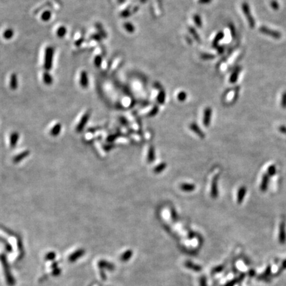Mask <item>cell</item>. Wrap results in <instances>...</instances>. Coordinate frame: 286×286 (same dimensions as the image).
Returning <instances> with one entry per match:
<instances>
[{"instance_id": "cell-2", "label": "cell", "mask_w": 286, "mask_h": 286, "mask_svg": "<svg viewBox=\"0 0 286 286\" xmlns=\"http://www.w3.org/2000/svg\"><path fill=\"white\" fill-rule=\"evenodd\" d=\"M242 10L243 13L245 14V17L248 21V25L251 29L254 28L255 27V20L252 17V15L251 13L250 7L247 3H242Z\"/></svg>"}, {"instance_id": "cell-8", "label": "cell", "mask_w": 286, "mask_h": 286, "mask_svg": "<svg viewBox=\"0 0 286 286\" xmlns=\"http://www.w3.org/2000/svg\"><path fill=\"white\" fill-rule=\"evenodd\" d=\"M269 177L270 176L267 173H264L263 175V177H262V182L260 184V190L262 192H265L268 189V182H269Z\"/></svg>"}, {"instance_id": "cell-25", "label": "cell", "mask_w": 286, "mask_h": 286, "mask_svg": "<svg viewBox=\"0 0 286 286\" xmlns=\"http://www.w3.org/2000/svg\"><path fill=\"white\" fill-rule=\"evenodd\" d=\"M165 98H166L165 92L164 91H161L158 95V98H157L158 102L160 103H163L164 102Z\"/></svg>"}, {"instance_id": "cell-6", "label": "cell", "mask_w": 286, "mask_h": 286, "mask_svg": "<svg viewBox=\"0 0 286 286\" xmlns=\"http://www.w3.org/2000/svg\"><path fill=\"white\" fill-rule=\"evenodd\" d=\"M80 86L84 89H86L89 86V78L88 74L86 71H82L80 73Z\"/></svg>"}, {"instance_id": "cell-7", "label": "cell", "mask_w": 286, "mask_h": 286, "mask_svg": "<svg viewBox=\"0 0 286 286\" xmlns=\"http://www.w3.org/2000/svg\"><path fill=\"white\" fill-rule=\"evenodd\" d=\"M19 86V81H18V76L15 74L13 73L10 76L9 78V88L12 90H16L18 88Z\"/></svg>"}, {"instance_id": "cell-38", "label": "cell", "mask_w": 286, "mask_h": 286, "mask_svg": "<svg viewBox=\"0 0 286 286\" xmlns=\"http://www.w3.org/2000/svg\"><path fill=\"white\" fill-rule=\"evenodd\" d=\"M249 274L251 277L255 276V275H256V272H255V270H251L249 272Z\"/></svg>"}, {"instance_id": "cell-9", "label": "cell", "mask_w": 286, "mask_h": 286, "mask_svg": "<svg viewBox=\"0 0 286 286\" xmlns=\"http://www.w3.org/2000/svg\"><path fill=\"white\" fill-rule=\"evenodd\" d=\"M241 70V67H237V68L234 69V70L232 73V74L230 76V79L229 81L232 84H234L235 82H237V81L238 80V77L239 75V73H240Z\"/></svg>"}, {"instance_id": "cell-39", "label": "cell", "mask_w": 286, "mask_h": 286, "mask_svg": "<svg viewBox=\"0 0 286 286\" xmlns=\"http://www.w3.org/2000/svg\"><path fill=\"white\" fill-rule=\"evenodd\" d=\"M217 48V50H218V51H219V54H222V53L223 52L224 48H223V47H222V46H220V47H219V46H218Z\"/></svg>"}, {"instance_id": "cell-16", "label": "cell", "mask_w": 286, "mask_h": 286, "mask_svg": "<svg viewBox=\"0 0 286 286\" xmlns=\"http://www.w3.org/2000/svg\"><path fill=\"white\" fill-rule=\"evenodd\" d=\"M223 37H224V33L221 31L219 32L217 35H216V37H215L213 41V46L214 47H217L219 42L221 41L222 38H223Z\"/></svg>"}, {"instance_id": "cell-1", "label": "cell", "mask_w": 286, "mask_h": 286, "mask_svg": "<svg viewBox=\"0 0 286 286\" xmlns=\"http://www.w3.org/2000/svg\"><path fill=\"white\" fill-rule=\"evenodd\" d=\"M54 53H55V49L52 46H48L46 48L44 59V68L46 71L49 72L52 67Z\"/></svg>"}, {"instance_id": "cell-35", "label": "cell", "mask_w": 286, "mask_h": 286, "mask_svg": "<svg viewBox=\"0 0 286 286\" xmlns=\"http://www.w3.org/2000/svg\"><path fill=\"white\" fill-rule=\"evenodd\" d=\"M55 258V254L53 252L49 253L48 254H47V256H46V258H48V260H52V259H54Z\"/></svg>"}, {"instance_id": "cell-18", "label": "cell", "mask_w": 286, "mask_h": 286, "mask_svg": "<svg viewBox=\"0 0 286 286\" xmlns=\"http://www.w3.org/2000/svg\"><path fill=\"white\" fill-rule=\"evenodd\" d=\"M95 27L97 29L98 31L99 32V34L102 37V38H107V33L105 31V30L103 29V27L101 24L99 23H96L95 24Z\"/></svg>"}, {"instance_id": "cell-5", "label": "cell", "mask_w": 286, "mask_h": 286, "mask_svg": "<svg viewBox=\"0 0 286 286\" xmlns=\"http://www.w3.org/2000/svg\"><path fill=\"white\" fill-rule=\"evenodd\" d=\"M271 274H272V266L268 265L267 266V268H266L265 271L257 277V279L260 281H270V280H271Z\"/></svg>"}, {"instance_id": "cell-22", "label": "cell", "mask_w": 286, "mask_h": 286, "mask_svg": "<svg viewBox=\"0 0 286 286\" xmlns=\"http://www.w3.org/2000/svg\"><path fill=\"white\" fill-rule=\"evenodd\" d=\"M194 21L195 24L198 27H202V18L198 14H195L194 16Z\"/></svg>"}, {"instance_id": "cell-29", "label": "cell", "mask_w": 286, "mask_h": 286, "mask_svg": "<svg viewBox=\"0 0 286 286\" xmlns=\"http://www.w3.org/2000/svg\"><path fill=\"white\" fill-rule=\"evenodd\" d=\"M281 105L282 108L286 109V91L284 92L281 97Z\"/></svg>"}, {"instance_id": "cell-15", "label": "cell", "mask_w": 286, "mask_h": 286, "mask_svg": "<svg viewBox=\"0 0 286 286\" xmlns=\"http://www.w3.org/2000/svg\"><path fill=\"white\" fill-rule=\"evenodd\" d=\"M211 115V109H210V108L208 107L206 110H205V113H204V120L203 121H204V123L206 125L209 123Z\"/></svg>"}, {"instance_id": "cell-34", "label": "cell", "mask_w": 286, "mask_h": 286, "mask_svg": "<svg viewBox=\"0 0 286 286\" xmlns=\"http://www.w3.org/2000/svg\"><path fill=\"white\" fill-rule=\"evenodd\" d=\"M212 0H198L199 4H208L211 2Z\"/></svg>"}, {"instance_id": "cell-32", "label": "cell", "mask_w": 286, "mask_h": 286, "mask_svg": "<svg viewBox=\"0 0 286 286\" xmlns=\"http://www.w3.org/2000/svg\"><path fill=\"white\" fill-rule=\"evenodd\" d=\"M271 7L274 10H277L279 9V4L276 1H272L271 2Z\"/></svg>"}, {"instance_id": "cell-37", "label": "cell", "mask_w": 286, "mask_h": 286, "mask_svg": "<svg viewBox=\"0 0 286 286\" xmlns=\"http://www.w3.org/2000/svg\"><path fill=\"white\" fill-rule=\"evenodd\" d=\"M83 42H84V38H80V39H78V41H76L75 45H76V46H80L81 45H82V44L83 43Z\"/></svg>"}, {"instance_id": "cell-28", "label": "cell", "mask_w": 286, "mask_h": 286, "mask_svg": "<svg viewBox=\"0 0 286 286\" xmlns=\"http://www.w3.org/2000/svg\"><path fill=\"white\" fill-rule=\"evenodd\" d=\"M201 57H202L204 60H212L215 59V56L213 55H211V54H206V53L202 54V55H201Z\"/></svg>"}, {"instance_id": "cell-33", "label": "cell", "mask_w": 286, "mask_h": 286, "mask_svg": "<svg viewBox=\"0 0 286 286\" xmlns=\"http://www.w3.org/2000/svg\"><path fill=\"white\" fill-rule=\"evenodd\" d=\"M229 27H230V29H231V31L232 36H233V37H235V36H236V30H235V29L234 27V25H230Z\"/></svg>"}, {"instance_id": "cell-3", "label": "cell", "mask_w": 286, "mask_h": 286, "mask_svg": "<svg viewBox=\"0 0 286 286\" xmlns=\"http://www.w3.org/2000/svg\"><path fill=\"white\" fill-rule=\"evenodd\" d=\"M259 30H260V33H262V34L272 37V38H275V39H280L281 37V34L280 32L277 31V30L270 29L265 26H262L259 29Z\"/></svg>"}, {"instance_id": "cell-31", "label": "cell", "mask_w": 286, "mask_h": 286, "mask_svg": "<svg viewBox=\"0 0 286 286\" xmlns=\"http://www.w3.org/2000/svg\"><path fill=\"white\" fill-rule=\"evenodd\" d=\"M91 38L92 39H94L96 41H102V37L99 34H93V35L91 36Z\"/></svg>"}, {"instance_id": "cell-4", "label": "cell", "mask_w": 286, "mask_h": 286, "mask_svg": "<svg viewBox=\"0 0 286 286\" xmlns=\"http://www.w3.org/2000/svg\"><path fill=\"white\" fill-rule=\"evenodd\" d=\"M279 242L280 244L284 245L286 242V231H285V223L284 221H281L279 227Z\"/></svg>"}, {"instance_id": "cell-40", "label": "cell", "mask_w": 286, "mask_h": 286, "mask_svg": "<svg viewBox=\"0 0 286 286\" xmlns=\"http://www.w3.org/2000/svg\"><path fill=\"white\" fill-rule=\"evenodd\" d=\"M125 2V0H118V2L119 3H123Z\"/></svg>"}, {"instance_id": "cell-26", "label": "cell", "mask_w": 286, "mask_h": 286, "mask_svg": "<svg viewBox=\"0 0 286 286\" xmlns=\"http://www.w3.org/2000/svg\"><path fill=\"white\" fill-rule=\"evenodd\" d=\"M286 269V259L285 260H284L283 262H282V263H281V267L280 268L279 270H278V271L277 272V273H276V276H279L280 273H282V272L284 271V270H285Z\"/></svg>"}, {"instance_id": "cell-14", "label": "cell", "mask_w": 286, "mask_h": 286, "mask_svg": "<svg viewBox=\"0 0 286 286\" xmlns=\"http://www.w3.org/2000/svg\"><path fill=\"white\" fill-rule=\"evenodd\" d=\"M67 33V29L64 26H61L56 30V35L60 38H63Z\"/></svg>"}, {"instance_id": "cell-21", "label": "cell", "mask_w": 286, "mask_h": 286, "mask_svg": "<svg viewBox=\"0 0 286 286\" xmlns=\"http://www.w3.org/2000/svg\"><path fill=\"white\" fill-rule=\"evenodd\" d=\"M276 166L275 165H271V166H270L268 168V170H267V173L268 174V176L270 177H272V176H273L274 175L276 174Z\"/></svg>"}, {"instance_id": "cell-27", "label": "cell", "mask_w": 286, "mask_h": 286, "mask_svg": "<svg viewBox=\"0 0 286 286\" xmlns=\"http://www.w3.org/2000/svg\"><path fill=\"white\" fill-rule=\"evenodd\" d=\"M186 98H187V94H186V93L184 91H181L179 93L178 95H177V99H178V100L180 102H184V100L186 99Z\"/></svg>"}, {"instance_id": "cell-19", "label": "cell", "mask_w": 286, "mask_h": 286, "mask_svg": "<svg viewBox=\"0 0 286 286\" xmlns=\"http://www.w3.org/2000/svg\"><path fill=\"white\" fill-rule=\"evenodd\" d=\"M124 28L129 33H133L135 30V28L134 25L130 23H124Z\"/></svg>"}, {"instance_id": "cell-30", "label": "cell", "mask_w": 286, "mask_h": 286, "mask_svg": "<svg viewBox=\"0 0 286 286\" xmlns=\"http://www.w3.org/2000/svg\"><path fill=\"white\" fill-rule=\"evenodd\" d=\"M130 13L129 9H125L124 11H123L121 13V16L122 17H125V18L129 17L130 16Z\"/></svg>"}, {"instance_id": "cell-23", "label": "cell", "mask_w": 286, "mask_h": 286, "mask_svg": "<svg viewBox=\"0 0 286 286\" xmlns=\"http://www.w3.org/2000/svg\"><path fill=\"white\" fill-rule=\"evenodd\" d=\"M188 29H189V31L190 32V33L192 34V36L194 37V38H195V39L197 41L200 42L199 36L198 33H197L195 29L194 28H193V27H189Z\"/></svg>"}, {"instance_id": "cell-36", "label": "cell", "mask_w": 286, "mask_h": 286, "mask_svg": "<svg viewBox=\"0 0 286 286\" xmlns=\"http://www.w3.org/2000/svg\"><path fill=\"white\" fill-rule=\"evenodd\" d=\"M279 130L280 131V132H281V133H283V134H286V127L283 126V125L280 126V127H279Z\"/></svg>"}, {"instance_id": "cell-17", "label": "cell", "mask_w": 286, "mask_h": 286, "mask_svg": "<svg viewBox=\"0 0 286 286\" xmlns=\"http://www.w3.org/2000/svg\"><path fill=\"white\" fill-rule=\"evenodd\" d=\"M52 17V13L50 11H45L41 15V19L45 22L48 21Z\"/></svg>"}, {"instance_id": "cell-10", "label": "cell", "mask_w": 286, "mask_h": 286, "mask_svg": "<svg viewBox=\"0 0 286 286\" xmlns=\"http://www.w3.org/2000/svg\"><path fill=\"white\" fill-rule=\"evenodd\" d=\"M42 80H43L44 83L47 85V86H51V85L53 82V78L52 76L50 74L49 72L46 71L44 74L43 76H42Z\"/></svg>"}, {"instance_id": "cell-11", "label": "cell", "mask_w": 286, "mask_h": 286, "mask_svg": "<svg viewBox=\"0 0 286 286\" xmlns=\"http://www.w3.org/2000/svg\"><path fill=\"white\" fill-rule=\"evenodd\" d=\"M246 193V188L245 186L241 187L238 191L237 195V202L238 203H241L243 199L245 198V196Z\"/></svg>"}, {"instance_id": "cell-13", "label": "cell", "mask_w": 286, "mask_h": 286, "mask_svg": "<svg viewBox=\"0 0 286 286\" xmlns=\"http://www.w3.org/2000/svg\"><path fill=\"white\" fill-rule=\"evenodd\" d=\"M14 36V30L12 29H7L3 33V37L5 40H10Z\"/></svg>"}, {"instance_id": "cell-20", "label": "cell", "mask_w": 286, "mask_h": 286, "mask_svg": "<svg viewBox=\"0 0 286 286\" xmlns=\"http://www.w3.org/2000/svg\"><path fill=\"white\" fill-rule=\"evenodd\" d=\"M89 117H90V113H85L84 115H83V117L82 118V119H81V121L80 123H79V125H78V128H82V125H85L86 124V123H87L88 120V119Z\"/></svg>"}, {"instance_id": "cell-24", "label": "cell", "mask_w": 286, "mask_h": 286, "mask_svg": "<svg viewBox=\"0 0 286 286\" xmlns=\"http://www.w3.org/2000/svg\"><path fill=\"white\" fill-rule=\"evenodd\" d=\"M94 65L97 68H99L102 66V57L100 55H98L95 57L94 60Z\"/></svg>"}, {"instance_id": "cell-12", "label": "cell", "mask_w": 286, "mask_h": 286, "mask_svg": "<svg viewBox=\"0 0 286 286\" xmlns=\"http://www.w3.org/2000/svg\"><path fill=\"white\" fill-rule=\"evenodd\" d=\"M84 251L83 250H77L76 252L73 253L72 255H70V256L69 257V260L70 262H74L76 261L77 259L80 258L81 256H83Z\"/></svg>"}]
</instances>
